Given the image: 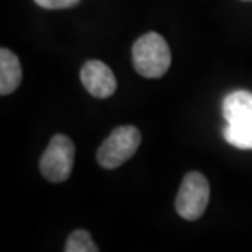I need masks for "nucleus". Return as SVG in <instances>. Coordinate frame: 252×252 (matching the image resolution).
Here are the masks:
<instances>
[{"label": "nucleus", "mask_w": 252, "mask_h": 252, "mask_svg": "<svg viewBox=\"0 0 252 252\" xmlns=\"http://www.w3.org/2000/svg\"><path fill=\"white\" fill-rule=\"evenodd\" d=\"M133 65L136 72L148 79H158L170 67V49L158 33H146L133 44Z\"/></svg>", "instance_id": "obj_1"}, {"label": "nucleus", "mask_w": 252, "mask_h": 252, "mask_svg": "<svg viewBox=\"0 0 252 252\" xmlns=\"http://www.w3.org/2000/svg\"><path fill=\"white\" fill-rule=\"evenodd\" d=\"M141 143V133L134 126H120L103 141L97 151V160L103 169H117L133 158Z\"/></svg>", "instance_id": "obj_2"}, {"label": "nucleus", "mask_w": 252, "mask_h": 252, "mask_svg": "<svg viewBox=\"0 0 252 252\" xmlns=\"http://www.w3.org/2000/svg\"><path fill=\"white\" fill-rule=\"evenodd\" d=\"M75 146L67 136L56 134L39 160V170L49 182H64L74 167Z\"/></svg>", "instance_id": "obj_3"}, {"label": "nucleus", "mask_w": 252, "mask_h": 252, "mask_svg": "<svg viewBox=\"0 0 252 252\" xmlns=\"http://www.w3.org/2000/svg\"><path fill=\"white\" fill-rule=\"evenodd\" d=\"M210 200V184L203 174L189 172L175 198V210L184 220L195 221L205 213Z\"/></svg>", "instance_id": "obj_4"}, {"label": "nucleus", "mask_w": 252, "mask_h": 252, "mask_svg": "<svg viewBox=\"0 0 252 252\" xmlns=\"http://www.w3.org/2000/svg\"><path fill=\"white\" fill-rule=\"evenodd\" d=\"M85 90L97 98H108L117 90V79L112 69L102 61H87L80 70Z\"/></svg>", "instance_id": "obj_5"}, {"label": "nucleus", "mask_w": 252, "mask_h": 252, "mask_svg": "<svg viewBox=\"0 0 252 252\" xmlns=\"http://www.w3.org/2000/svg\"><path fill=\"white\" fill-rule=\"evenodd\" d=\"M22 82V65L20 59L7 48L0 51V94L8 95L18 89Z\"/></svg>", "instance_id": "obj_6"}, {"label": "nucleus", "mask_w": 252, "mask_h": 252, "mask_svg": "<svg viewBox=\"0 0 252 252\" xmlns=\"http://www.w3.org/2000/svg\"><path fill=\"white\" fill-rule=\"evenodd\" d=\"M223 117L228 123L252 118V92L238 90L229 94L223 102Z\"/></svg>", "instance_id": "obj_7"}, {"label": "nucleus", "mask_w": 252, "mask_h": 252, "mask_svg": "<svg viewBox=\"0 0 252 252\" xmlns=\"http://www.w3.org/2000/svg\"><path fill=\"white\" fill-rule=\"evenodd\" d=\"M224 139L239 149H252V118L228 123L224 128Z\"/></svg>", "instance_id": "obj_8"}, {"label": "nucleus", "mask_w": 252, "mask_h": 252, "mask_svg": "<svg viewBox=\"0 0 252 252\" xmlns=\"http://www.w3.org/2000/svg\"><path fill=\"white\" fill-rule=\"evenodd\" d=\"M65 252H97L98 248L90 238L85 229H77L67 238L65 243Z\"/></svg>", "instance_id": "obj_9"}, {"label": "nucleus", "mask_w": 252, "mask_h": 252, "mask_svg": "<svg viewBox=\"0 0 252 252\" xmlns=\"http://www.w3.org/2000/svg\"><path fill=\"white\" fill-rule=\"evenodd\" d=\"M39 7L48 10H58V8H69L77 5L80 0H34Z\"/></svg>", "instance_id": "obj_10"}]
</instances>
